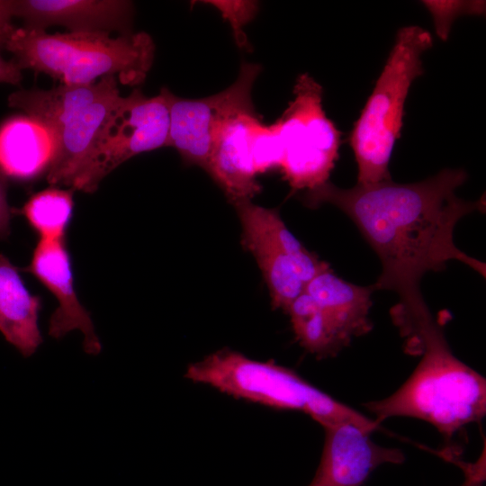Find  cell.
I'll return each mask as SVG.
<instances>
[{
	"label": "cell",
	"mask_w": 486,
	"mask_h": 486,
	"mask_svg": "<svg viewBox=\"0 0 486 486\" xmlns=\"http://www.w3.org/2000/svg\"><path fill=\"white\" fill-rule=\"evenodd\" d=\"M241 242L256 260L269 289L273 307L286 311L304 292L306 285L296 264L284 251L265 240L242 238Z\"/></svg>",
	"instance_id": "cell-19"
},
{
	"label": "cell",
	"mask_w": 486,
	"mask_h": 486,
	"mask_svg": "<svg viewBox=\"0 0 486 486\" xmlns=\"http://www.w3.org/2000/svg\"><path fill=\"white\" fill-rule=\"evenodd\" d=\"M261 67L242 62L236 81L213 95L187 99L162 88L169 112L166 147L174 148L184 163L207 167L214 140L232 117L255 111L252 89Z\"/></svg>",
	"instance_id": "cell-8"
},
{
	"label": "cell",
	"mask_w": 486,
	"mask_h": 486,
	"mask_svg": "<svg viewBox=\"0 0 486 486\" xmlns=\"http://www.w3.org/2000/svg\"><path fill=\"white\" fill-rule=\"evenodd\" d=\"M117 83L114 76H107L88 85L59 84L49 90H19L9 95L8 104L24 112L53 134L81 109L118 89Z\"/></svg>",
	"instance_id": "cell-15"
},
{
	"label": "cell",
	"mask_w": 486,
	"mask_h": 486,
	"mask_svg": "<svg viewBox=\"0 0 486 486\" xmlns=\"http://www.w3.org/2000/svg\"><path fill=\"white\" fill-rule=\"evenodd\" d=\"M120 97L118 88L81 109L54 131L55 153L46 177L50 185L71 187L89 159L105 120Z\"/></svg>",
	"instance_id": "cell-13"
},
{
	"label": "cell",
	"mask_w": 486,
	"mask_h": 486,
	"mask_svg": "<svg viewBox=\"0 0 486 486\" xmlns=\"http://www.w3.org/2000/svg\"><path fill=\"white\" fill-rule=\"evenodd\" d=\"M73 191L72 188H47L33 194L24 203L21 213L40 239L64 238L73 212Z\"/></svg>",
	"instance_id": "cell-21"
},
{
	"label": "cell",
	"mask_w": 486,
	"mask_h": 486,
	"mask_svg": "<svg viewBox=\"0 0 486 486\" xmlns=\"http://www.w3.org/2000/svg\"><path fill=\"white\" fill-rule=\"evenodd\" d=\"M304 291L316 302L345 346L354 337L372 329L369 310L373 285L361 286L345 281L329 267L313 277Z\"/></svg>",
	"instance_id": "cell-14"
},
{
	"label": "cell",
	"mask_w": 486,
	"mask_h": 486,
	"mask_svg": "<svg viewBox=\"0 0 486 486\" xmlns=\"http://www.w3.org/2000/svg\"><path fill=\"white\" fill-rule=\"evenodd\" d=\"M261 122L255 111L229 120L216 136L205 171L233 203L251 200L261 187L253 162V140Z\"/></svg>",
	"instance_id": "cell-12"
},
{
	"label": "cell",
	"mask_w": 486,
	"mask_h": 486,
	"mask_svg": "<svg viewBox=\"0 0 486 486\" xmlns=\"http://www.w3.org/2000/svg\"><path fill=\"white\" fill-rule=\"evenodd\" d=\"M321 86L300 75L293 99L274 123L280 147L279 169L292 190H311L326 182L338 158L340 131L326 116Z\"/></svg>",
	"instance_id": "cell-6"
},
{
	"label": "cell",
	"mask_w": 486,
	"mask_h": 486,
	"mask_svg": "<svg viewBox=\"0 0 486 486\" xmlns=\"http://www.w3.org/2000/svg\"><path fill=\"white\" fill-rule=\"evenodd\" d=\"M108 32L47 33L15 27L4 48L19 68L44 73L60 84L88 85L114 76L121 84H141L155 58V43L144 32L111 37Z\"/></svg>",
	"instance_id": "cell-3"
},
{
	"label": "cell",
	"mask_w": 486,
	"mask_h": 486,
	"mask_svg": "<svg viewBox=\"0 0 486 486\" xmlns=\"http://www.w3.org/2000/svg\"><path fill=\"white\" fill-rule=\"evenodd\" d=\"M286 312L296 338L309 352L318 356H331L345 347L316 302L305 291L291 303Z\"/></svg>",
	"instance_id": "cell-20"
},
{
	"label": "cell",
	"mask_w": 486,
	"mask_h": 486,
	"mask_svg": "<svg viewBox=\"0 0 486 486\" xmlns=\"http://www.w3.org/2000/svg\"><path fill=\"white\" fill-rule=\"evenodd\" d=\"M185 377L236 398L304 412L323 428L351 422L373 432L379 427L375 420L335 400L295 372L233 350L222 349L191 364Z\"/></svg>",
	"instance_id": "cell-4"
},
{
	"label": "cell",
	"mask_w": 486,
	"mask_h": 486,
	"mask_svg": "<svg viewBox=\"0 0 486 486\" xmlns=\"http://www.w3.org/2000/svg\"><path fill=\"white\" fill-rule=\"evenodd\" d=\"M234 205L241 223L242 238L262 239L284 251L296 264L305 284L330 267L295 238L276 210L256 205L250 200Z\"/></svg>",
	"instance_id": "cell-18"
},
{
	"label": "cell",
	"mask_w": 486,
	"mask_h": 486,
	"mask_svg": "<svg viewBox=\"0 0 486 486\" xmlns=\"http://www.w3.org/2000/svg\"><path fill=\"white\" fill-rule=\"evenodd\" d=\"M2 46L0 45V50ZM22 79V70L12 60H5L0 52V83L18 85Z\"/></svg>",
	"instance_id": "cell-24"
},
{
	"label": "cell",
	"mask_w": 486,
	"mask_h": 486,
	"mask_svg": "<svg viewBox=\"0 0 486 486\" xmlns=\"http://www.w3.org/2000/svg\"><path fill=\"white\" fill-rule=\"evenodd\" d=\"M433 45L430 32L417 25L400 28L383 68L349 135L357 164V184L391 180L389 163L403 126L410 86L424 73L421 55Z\"/></svg>",
	"instance_id": "cell-5"
},
{
	"label": "cell",
	"mask_w": 486,
	"mask_h": 486,
	"mask_svg": "<svg viewBox=\"0 0 486 486\" xmlns=\"http://www.w3.org/2000/svg\"><path fill=\"white\" fill-rule=\"evenodd\" d=\"M421 358L407 381L392 395L364 404L378 424L410 417L428 422L447 439L486 413V381L452 352L443 329L430 313L400 330Z\"/></svg>",
	"instance_id": "cell-2"
},
{
	"label": "cell",
	"mask_w": 486,
	"mask_h": 486,
	"mask_svg": "<svg viewBox=\"0 0 486 486\" xmlns=\"http://www.w3.org/2000/svg\"><path fill=\"white\" fill-rule=\"evenodd\" d=\"M40 309V298L29 292L16 267L0 254V332L24 357L42 342Z\"/></svg>",
	"instance_id": "cell-17"
},
{
	"label": "cell",
	"mask_w": 486,
	"mask_h": 486,
	"mask_svg": "<svg viewBox=\"0 0 486 486\" xmlns=\"http://www.w3.org/2000/svg\"><path fill=\"white\" fill-rule=\"evenodd\" d=\"M57 298L58 305L52 313L49 335L61 338L73 330L83 336V347L89 355H98L101 342L89 312L80 303L73 285V274L65 238L40 239L26 268Z\"/></svg>",
	"instance_id": "cell-10"
},
{
	"label": "cell",
	"mask_w": 486,
	"mask_h": 486,
	"mask_svg": "<svg viewBox=\"0 0 486 486\" xmlns=\"http://www.w3.org/2000/svg\"><path fill=\"white\" fill-rule=\"evenodd\" d=\"M485 478L476 476H465V480L461 486H483Z\"/></svg>",
	"instance_id": "cell-25"
},
{
	"label": "cell",
	"mask_w": 486,
	"mask_h": 486,
	"mask_svg": "<svg viewBox=\"0 0 486 486\" xmlns=\"http://www.w3.org/2000/svg\"><path fill=\"white\" fill-rule=\"evenodd\" d=\"M12 211L6 198V178L0 173V238L10 234Z\"/></svg>",
	"instance_id": "cell-22"
},
{
	"label": "cell",
	"mask_w": 486,
	"mask_h": 486,
	"mask_svg": "<svg viewBox=\"0 0 486 486\" xmlns=\"http://www.w3.org/2000/svg\"><path fill=\"white\" fill-rule=\"evenodd\" d=\"M14 17L23 28L46 31L59 25L68 32L132 33L134 4L127 0H12Z\"/></svg>",
	"instance_id": "cell-11"
},
{
	"label": "cell",
	"mask_w": 486,
	"mask_h": 486,
	"mask_svg": "<svg viewBox=\"0 0 486 486\" xmlns=\"http://www.w3.org/2000/svg\"><path fill=\"white\" fill-rule=\"evenodd\" d=\"M55 138L28 116L13 117L0 127V173L31 179L47 171L55 153Z\"/></svg>",
	"instance_id": "cell-16"
},
{
	"label": "cell",
	"mask_w": 486,
	"mask_h": 486,
	"mask_svg": "<svg viewBox=\"0 0 486 486\" xmlns=\"http://www.w3.org/2000/svg\"><path fill=\"white\" fill-rule=\"evenodd\" d=\"M320 463L308 486H361L380 465L401 464L402 451L375 444L369 430L351 422L323 428Z\"/></svg>",
	"instance_id": "cell-9"
},
{
	"label": "cell",
	"mask_w": 486,
	"mask_h": 486,
	"mask_svg": "<svg viewBox=\"0 0 486 486\" xmlns=\"http://www.w3.org/2000/svg\"><path fill=\"white\" fill-rule=\"evenodd\" d=\"M169 112L164 94L148 97L139 88L118 99L109 113L86 166L71 188L96 191L117 166L140 153L166 147Z\"/></svg>",
	"instance_id": "cell-7"
},
{
	"label": "cell",
	"mask_w": 486,
	"mask_h": 486,
	"mask_svg": "<svg viewBox=\"0 0 486 486\" xmlns=\"http://www.w3.org/2000/svg\"><path fill=\"white\" fill-rule=\"evenodd\" d=\"M13 17L12 0H0V45L2 47L15 28L12 23Z\"/></svg>",
	"instance_id": "cell-23"
},
{
	"label": "cell",
	"mask_w": 486,
	"mask_h": 486,
	"mask_svg": "<svg viewBox=\"0 0 486 486\" xmlns=\"http://www.w3.org/2000/svg\"><path fill=\"white\" fill-rule=\"evenodd\" d=\"M467 179L463 169H444L412 184L392 180L343 189L326 182L308 190L303 203L315 208L330 203L356 224L376 253L382 271L374 290H390L400 298L394 322L428 311L420 281L428 272H440L458 260L485 276V264L454 242L456 223L474 211H484V199L470 202L455 195Z\"/></svg>",
	"instance_id": "cell-1"
}]
</instances>
